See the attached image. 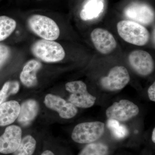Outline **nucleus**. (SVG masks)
Segmentation results:
<instances>
[{
    "label": "nucleus",
    "instance_id": "cd10ccee",
    "mask_svg": "<svg viewBox=\"0 0 155 155\" xmlns=\"http://www.w3.org/2000/svg\"><path fill=\"white\" fill-rule=\"evenodd\" d=\"M39 1H40V0H39Z\"/></svg>",
    "mask_w": 155,
    "mask_h": 155
},
{
    "label": "nucleus",
    "instance_id": "20e7f679",
    "mask_svg": "<svg viewBox=\"0 0 155 155\" xmlns=\"http://www.w3.org/2000/svg\"><path fill=\"white\" fill-rule=\"evenodd\" d=\"M105 130L103 122H92L78 124L72 132V138L79 143H87L96 141L103 135Z\"/></svg>",
    "mask_w": 155,
    "mask_h": 155
},
{
    "label": "nucleus",
    "instance_id": "f257e3e1",
    "mask_svg": "<svg viewBox=\"0 0 155 155\" xmlns=\"http://www.w3.org/2000/svg\"><path fill=\"white\" fill-rule=\"evenodd\" d=\"M118 33L121 38L128 43L143 46L147 44L150 35L143 25L129 20H122L117 24Z\"/></svg>",
    "mask_w": 155,
    "mask_h": 155
},
{
    "label": "nucleus",
    "instance_id": "9b49d317",
    "mask_svg": "<svg viewBox=\"0 0 155 155\" xmlns=\"http://www.w3.org/2000/svg\"><path fill=\"white\" fill-rule=\"evenodd\" d=\"M22 133L21 128L17 125L7 127L0 136V153L5 154L14 153L20 144Z\"/></svg>",
    "mask_w": 155,
    "mask_h": 155
},
{
    "label": "nucleus",
    "instance_id": "f03ea898",
    "mask_svg": "<svg viewBox=\"0 0 155 155\" xmlns=\"http://www.w3.org/2000/svg\"><path fill=\"white\" fill-rule=\"evenodd\" d=\"M31 51L36 58L45 63L60 62L66 55L65 50L60 44L42 39L33 44Z\"/></svg>",
    "mask_w": 155,
    "mask_h": 155
},
{
    "label": "nucleus",
    "instance_id": "4be33fe9",
    "mask_svg": "<svg viewBox=\"0 0 155 155\" xmlns=\"http://www.w3.org/2000/svg\"><path fill=\"white\" fill-rule=\"evenodd\" d=\"M11 82H7L3 85L2 88L0 91V105L2 104L5 101L8 96Z\"/></svg>",
    "mask_w": 155,
    "mask_h": 155
},
{
    "label": "nucleus",
    "instance_id": "0eeeda50",
    "mask_svg": "<svg viewBox=\"0 0 155 155\" xmlns=\"http://www.w3.org/2000/svg\"><path fill=\"white\" fill-rule=\"evenodd\" d=\"M130 80L127 69L123 66H117L111 69L107 76L101 79L100 83L106 90L115 91L124 88Z\"/></svg>",
    "mask_w": 155,
    "mask_h": 155
},
{
    "label": "nucleus",
    "instance_id": "a878e982",
    "mask_svg": "<svg viewBox=\"0 0 155 155\" xmlns=\"http://www.w3.org/2000/svg\"><path fill=\"white\" fill-rule=\"evenodd\" d=\"M41 155H54L52 152L50 150H46Z\"/></svg>",
    "mask_w": 155,
    "mask_h": 155
},
{
    "label": "nucleus",
    "instance_id": "ddd939ff",
    "mask_svg": "<svg viewBox=\"0 0 155 155\" xmlns=\"http://www.w3.org/2000/svg\"><path fill=\"white\" fill-rule=\"evenodd\" d=\"M20 110V105L16 101H9L0 105V126L13 123L18 118Z\"/></svg>",
    "mask_w": 155,
    "mask_h": 155
},
{
    "label": "nucleus",
    "instance_id": "f3484780",
    "mask_svg": "<svg viewBox=\"0 0 155 155\" xmlns=\"http://www.w3.org/2000/svg\"><path fill=\"white\" fill-rule=\"evenodd\" d=\"M17 27L14 19L6 16H0V41L8 38Z\"/></svg>",
    "mask_w": 155,
    "mask_h": 155
},
{
    "label": "nucleus",
    "instance_id": "2eb2a0df",
    "mask_svg": "<svg viewBox=\"0 0 155 155\" xmlns=\"http://www.w3.org/2000/svg\"><path fill=\"white\" fill-rule=\"evenodd\" d=\"M38 111V105L36 101L29 100L20 106V112L17 118L18 122L23 126H27L36 117Z\"/></svg>",
    "mask_w": 155,
    "mask_h": 155
},
{
    "label": "nucleus",
    "instance_id": "6ab92c4d",
    "mask_svg": "<svg viewBox=\"0 0 155 155\" xmlns=\"http://www.w3.org/2000/svg\"><path fill=\"white\" fill-rule=\"evenodd\" d=\"M108 148L102 143H92L87 145L79 155H107Z\"/></svg>",
    "mask_w": 155,
    "mask_h": 155
},
{
    "label": "nucleus",
    "instance_id": "f8f14e48",
    "mask_svg": "<svg viewBox=\"0 0 155 155\" xmlns=\"http://www.w3.org/2000/svg\"><path fill=\"white\" fill-rule=\"evenodd\" d=\"M44 103L47 107L57 111L61 118L69 119L76 116V107L65 100L54 94H48L45 97Z\"/></svg>",
    "mask_w": 155,
    "mask_h": 155
},
{
    "label": "nucleus",
    "instance_id": "bb28decb",
    "mask_svg": "<svg viewBox=\"0 0 155 155\" xmlns=\"http://www.w3.org/2000/svg\"><path fill=\"white\" fill-rule=\"evenodd\" d=\"M152 140L154 143H155V128H154L152 132Z\"/></svg>",
    "mask_w": 155,
    "mask_h": 155
},
{
    "label": "nucleus",
    "instance_id": "412c9836",
    "mask_svg": "<svg viewBox=\"0 0 155 155\" xmlns=\"http://www.w3.org/2000/svg\"><path fill=\"white\" fill-rule=\"evenodd\" d=\"M10 49L7 46L0 44V68L5 64L10 56Z\"/></svg>",
    "mask_w": 155,
    "mask_h": 155
},
{
    "label": "nucleus",
    "instance_id": "423d86ee",
    "mask_svg": "<svg viewBox=\"0 0 155 155\" xmlns=\"http://www.w3.org/2000/svg\"><path fill=\"white\" fill-rule=\"evenodd\" d=\"M124 15L129 20L142 25H149L154 21L155 12L153 8L145 3L134 2L126 7Z\"/></svg>",
    "mask_w": 155,
    "mask_h": 155
},
{
    "label": "nucleus",
    "instance_id": "393cba45",
    "mask_svg": "<svg viewBox=\"0 0 155 155\" xmlns=\"http://www.w3.org/2000/svg\"><path fill=\"white\" fill-rule=\"evenodd\" d=\"M120 125L119 121L114 119H109L107 123L108 128H110L111 130L119 126Z\"/></svg>",
    "mask_w": 155,
    "mask_h": 155
},
{
    "label": "nucleus",
    "instance_id": "5701e85b",
    "mask_svg": "<svg viewBox=\"0 0 155 155\" xmlns=\"http://www.w3.org/2000/svg\"><path fill=\"white\" fill-rule=\"evenodd\" d=\"M19 84L17 81H13V82H11L9 91V95L17 93L19 91Z\"/></svg>",
    "mask_w": 155,
    "mask_h": 155
},
{
    "label": "nucleus",
    "instance_id": "a211bd4d",
    "mask_svg": "<svg viewBox=\"0 0 155 155\" xmlns=\"http://www.w3.org/2000/svg\"><path fill=\"white\" fill-rule=\"evenodd\" d=\"M36 142L33 137L28 135L22 139L17 149L14 153V155H32L35 148Z\"/></svg>",
    "mask_w": 155,
    "mask_h": 155
},
{
    "label": "nucleus",
    "instance_id": "1a4fd4ad",
    "mask_svg": "<svg viewBox=\"0 0 155 155\" xmlns=\"http://www.w3.org/2000/svg\"><path fill=\"white\" fill-rule=\"evenodd\" d=\"M128 60L130 67L142 76L150 75L154 69L152 57L146 51L141 50L132 51L128 56Z\"/></svg>",
    "mask_w": 155,
    "mask_h": 155
},
{
    "label": "nucleus",
    "instance_id": "b1692460",
    "mask_svg": "<svg viewBox=\"0 0 155 155\" xmlns=\"http://www.w3.org/2000/svg\"><path fill=\"white\" fill-rule=\"evenodd\" d=\"M148 95L150 101L153 102L155 101V83L151 84L149 87L147 91Z\"/></svg>",
    "mask_w": 155,
    "mask_h": 155
},
{
    "label": "nucleus",
    "instance_id": "4468645a",
    "mask_svg": "<svg viewBox=\"0 0 155 155\" xmlns=\"http://www.w3.org/2000/svg\"><path fill=\"white\" fill-rule=\"evenodd\" d=\"M41 67V63L36 60L27 62L20 73V79L22 84L28 87L35 86L38 83L37 73Z\"/></svg>",
    "mask_w": 155,
    "mask_h": 155
},
{
    "label": "nucleus",
    "instance_id": "dca6fc26",
    "mask_svg": "<svg viewBox=\"0 0 155 155\" xmlns=\"http://www.w3.org/2000/svg\"><path fill=\"white\" fill-rule=\"evenodd\" d=\"M104 7L103 0H89L81 11V18L85 21L96 19L102 13Z\"/></svg>",
    "mask_w": 155,
    "mask_h": 155
},
{
    "label": "nucleus",
    "instance_id": "aec40b11",
    "mask_svg": "<svg viewBox=\"0 0 155 155\" xmlns=\"http://www.w3.org/2000/svg\"><path fill=\"white\" fill-rule=\"evenodd\" d=\"M113 135L118 139L124 138L128 134V130L125 125H120L111 130Z\"/></svg>",
    "mask_w": 155,
    "mask_h": 155
},
{
    "label": "nucleus",
    "instance_id": "6e6552de",
    "mask_svg": "<svg viewBox=\"0 0 155 155\" xmlns=\"http://www.w3.org/2000/svg\"><path fill=\"white\" fill-rule=\"evenodd\" d=\"M139 113L138 106L127 100H121L114 103L106 110V116L109 119L117 121H126Z\"/></svg>",
    "mask_w": 155,
    "mask_h": 155
},
{
    "label": "nucleus",
    "instance_id": "7ed1b4c3",
    "mask_svg": "<svg viewBox=\"0 0 155 155\" xmlns=\"http://www.w3.org/2000/svg\"><path fill=\"white\" fill-rule=\"evenodd\" d=\"M27 23L30 30L42 39L55 41L60 36L58 24L47 16L34 14L28 18Z\"/></svg>",
    "mask_w": 155,
    "mask_h": 155
},
{
    "label": "nucleus",
    "instance_id": "39448f33",
    "mask_svg": "<svg viewBox=\"0 0 155 155\" xmlns=\"http://www.w3.org/2000/svg\"><path fill=\"white\" fill-rule=\"evenodd\" d=\"M67 91L71 93L69 103L76 107L88 108L94 105L96 98L89 93L86 84L81 81H71L66 84Z\"/></svg>",
    "mask_w": 155,
    "mask_h": 155
},
{
    "label": "nucleus",
    "instance_id": "9d476101",
    "mask_svg": "<svg viewBox=\"0 0 155 155\" xmlns=\"http://www.w3.org/2000/svg\"><path fill=\"white\" fill-rule=\"evenodd\" d=\"M91 38L96 49L103 54H110L117 47L114 35L104 28H95L91 32Z\"/></svg>",
    "mask_w": 155,
    "mask_h": 155
}]
</instances>
